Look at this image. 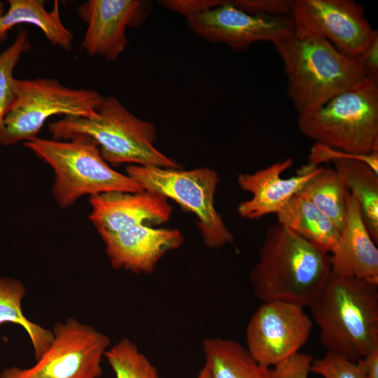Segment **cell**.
<instances>
[{
  "instance_id": "9a60e30c",
  "label": "cell",
  "mask_w": 378,
  "mask_h": 378,
  "mask_svg": "<svg viewBox=\"0 0 378 378\" xmlns=\"http://www.w3.org/2000/svg\"><path fill=\"white\" fill-rule=\"evenodd\" d=\"M98 233L112 267L137 274H153L159 260L168 252L179 248L184 242L183 234L177 229L146 225L116 233Z\"/></svg>"
},
{
  "instance_id": "2e32d148",
  "label": "cell",
  "mask_w": 378,
  "mask_h": 378,
  "mask_svg": "<svg viewBox=\"0 0 378 378\" xmlns=\"http://www.w3.org/2000/svg\"><path fill=\"white\" fill-rule=\"evenodd\" d=\"M293 164V159L288 158L255 172L239 174L237 183L240 188L252 195L251 198L239 204V216L252 220L277 214L323 167L309 164L301 168L297 175L283 178V173Z\"/></svg>"
},
{
  "instance_id": "7c38bea8",
  "label": "cell",
  "mask_w": 378,
  "mask_h": 378,
  "mask_svg": "<svg viewBox=\"0 0 378 378\" xmlns=\"http://www.w3.org/2000/svg\"><path fill=\"white\" fill-rule=\"evenodd\" d=\"M187 24L195 34L212 42L223 43L234 50H244L252 43H272L295 31L289 15L267 16L245 12L230 1L186 18Z\"/></svg>"
},
{
  "instance_id": "277c9868",
  "label": "cell",
  "mask_w": 378,
  "mask_h": 378,
  "mask_svg": "<svg viewBox=\"0 0 378 378\" xmlns=\"http://www.w3.org/2000/svg\"><path fill=\"white\" fill-rule=\"evenodd\" d=\"M53 139L85 136L93 140L104 160L113 166L180 169L181 166L155 146L156 127L132 113L115 97H103L97 113L90 118L64 116L48 125Z\"/></svg>"
},
{
  "instance_id": "4fadbf2b",
  "label": "cell",
  "mask_w": 378,
  "mask_h": 378,
  "mask_svg": "<svg viewBox=\"0 0 378 378\" xmlns=\"http://www.w3.org/2000/svg\"><path fill=\"white\" fill-rule=\"evenodd\" d=\"M151 3L138 0H88L77 12L87 24L80 48L91 57L115 61L127 48V27L142 24Z\"/></svg>"
},
{
  "instance_id": "f1b7e54d",
  "label": "cell",
  "mask_w": 378,
  "mask_h": 378,
  "mask_svg": "<svg viewBox=\"0 0 378 378\" xmlns=\"http://www.w3.org/2000/svg\"><path fill=\"white\" fill-rule=\"evenodd\" d=\"M222 0H167L160 1L164 6L183 15L186 18L218 6Z\"/></svg>"
},
{
  "instance_id": "7402d4cb",
  "label": "cell",
  "mask_w": 378,
  "mask_h": 378,
  "mask_svg": "<svg viewBox=\"0 0 378 378\" xmlns=\"http://www.w3.org/2000/svg\"><path fill=\"white\" fill-rule=\"evenodd\" d=\"M25 293L26 288L20 280L0 276V326L6 323L20 326L29 337L37 360L51 344L53 333L25 316L22 309Z\"/></svg>"
},
{
  "instance_id": "603a6c76",
  "label": "cell",
  "mask_w": 378,
  "mask_h": 378,
  "mask_svg": "<svg viewBox=\"0 0 378 378\" xmlns=\"http://www.w3.org/2000/svg\"><path fill=\"white\" fill-rule=\"evenodd\" d=\"M347 193L338 173L334 169L323 167L298 195L312 203L342 232L345 225Z\"/></svg>"
},
{
  "instance_id": "3957f363",
  "label": "cell",
  "mask_w": 378,
  "mask_h": 378,
  "mask_svg": "<svg viewBox=\"0 0 378 378\" xmlns=\"http://www.w3.org/2000/svg\"><path fill=\"white\" fill-rule=\"evenodd\" d=\"M273 45L287 76L288 96L298 114L368 79L356 59L318 36L294 31Z\"/></svg>"
},
{
  "instance_id": "30bf717a",
  "label": "cell",
  "mask_w": 378,
  "mask_h": 378,
  "mask_svg": "<svg viewBox=\"0 0 378 378\" xmlns=\"http://www.w3.org/2000/svg\"><path fill=\"white\" fill-rule=\"evenodd\" d=\"M290 15L295 32L322 37L356 59L378 32L363 6L352 0H295Z\"/></svg>"
},
{
  "instance_id": "4dcf8cb0",
  "label": "cell",
  "mask_w": 378,
  "mask_h": 378,
  "mask_svg": "<svg viewBox=\"0 0 378 378\" xmlns=\"http://www.w3.org/2000/svg\"><path fill=\"white\" fill-rule=\"evenodd\" d=\"M358 360L363 365L366 378H378V348Z\"/></svg>"
},
{
  "instance_id": "9c48e42d",
  "label": "cell",
  "mask_w": 378,
  "mask_h": 378,
  "mask_svg": "<svg viewBox=\"0 0 378 378\" xmlns=\"http://www.w3.org/2000/svg\"><path fill=\"white\" fill-rule=\"evenodd\" d=\"M51 344L29 368L11 366L0 378H100L110 339L94 327L69 318L57 323Z\"/></svg>"
},
{
  "instance_id": "e0dca14e",
  "label": "cell",
  "mask_w": 378,
  "mask_h": 378,
  "mask_svg": "<svg viewBox=\"0 0 378 378\" xmlns=\"http://www.w3.org/2000/svg\"><path fill=\"white\" fill-rule=\"evenodd\" d=\"M319 163L332 161L348 192L356 200L369 233L378 242V152L354 155L325 146L316 151Z\"/></svg>"
},
{
  "instance_id": "83f0119b",
  "label": "cell",
  "mask_w": 378,
  "mask_h": 378,
  "mask_svg": "<svg viewBox=\"0 0 378 378\" xmlns=\"http://www.w3.org/2000/svg\"><path fill=\"white\" fill-rule=\"evenodd\" d=\"M314 357L298 352L274 367V378H309Z\"/></svg>"
},
{
  "instance_id": "cb8c5ba5",
  "label": "cell",
  "mask_w": 378,
  "mask_h": 378,
  "mask_svg": "<svg viewBox=\"0 0 378 378\" xmlns=\"http://www.w3.org/2000/svg\"><path fill=\"white\" fill-rule=\"evenodd\" d=\"M104 358L115 378H164L139 347L126 337L109 346Z\"/></svg>"
},
{
  "instance_id": "7a4b0ae2",
  "label": "cell",
  "mask_w": 378,
  "mask_h": 378,
  "mask_svg": "<svg viewBox=\"0 0 378 378\" xmlns=\"http://www.w3.org/2000/svg\"><path fill=\"white\" fill-rule=\"evenodd\" d=\"M309 307L328 351L356 361L378 348V284L330 272Z\"/></svg>"
},
{
  "instance_id": "484cf974",
  "label": "cell",
  "mask_w": 378,
  "mask_h": 378,
  "mask_svg": "<svg viewBox=\"0 0 378 378\" xmlns=\"http://www.w3.org/2000/svg\"><path fill=\"white\" fill-rule=\"evenodd\" d=\"M310 372L316 373L323 378H366L359 360L354 361L329 351L324 356L313 359Z\"/></svg>"
},
{
  "instance_id": "6da1fadb",
  "label": "cell",
  "mask_w": 378,
  "mask_h": 378,
  "mask_svg": "<svg viewBox=\"0 0 378 378\" xmlns=\"http://www.w3.org/2000/svg\"><path fill=\"white\" fill-rule=\"evenodd\" d=\"M331 272L330 254L276 223L267 228L249 280L265 302L309 307Z\"/></svg>"
},
{
  "instance_id": "d6986e66",
  "label": "cell",
  "mask_w": 378,
  "mask_h": 378,
  "mask_svg": "<svg viewBox=\"0 0 378 378\" xmlns=\"http://www.w3.org/2000/svg\"><path fill=\"white\" fill-rule=\"evenodd\" d=\"M8 3L7 12L0 17V43L15 26L29 24L39 28L52 46L71 50L74 36L62 21L58 1H55L51 10H46L41 0H8Z\"/></svg>"
},
{
  "instance_id": "8fae6325",
  "label": "cell",
  "mask_w": 378,
  "mask_h": 378,
  "mask_svg": "<svg viewBox=\"0 0 378 378\" xmlns=\"http://www.w3.org/2000/svg\"><path fill=\"white\" fill-rule=\"evenodd\" d=\"M313 321L304 307L265 302L256 309L246 328V348L260 364L274 367L307 342Z\"/></svg>"
},
{
  "instance_id": "52a82bcc",
  "label": "cell",
  "mask_w": 378,
  "mask_h": 378,
  "mask_svg": "<svg viewBox=\"0 0 378 378\" xmlns=\"http://www.w3.org/2000/svg\"><path fill=\"white\" fill-rule=\"evenodd\" d=\"M102 99L96 90L71 88L55 78H15L14 99L0 126V144L9 146L37 137L54 115L94 116Z\"/></svg>"
},
{
  "instance_id": "ba28073f",
  "label": "cell",
  "mask_w": 378,
  "mask_h": 378,
  "mask_svg": "<svg viewBox=\"0 0 378 378\" xmlns=\"http://www.w3.org/2000/svg\"><path fill=\"white\" fill-rule=\"evenodd\" d=\"M127 175L143 190L172 199L197 217V225L205 245L217 248L233 244L234 238L215 208L214 196L219 182L213 169L191 170L132 164Z\"/></svg>"
},
{
  "instance_id": "ac0fdd59",
  "label": "cell",
  "mask_w": 378,
  "mask_h": 378,
  "mask_svg": "<svg viewBox=\"0 0 378 378\" xmlns=\"http://www.w3.org/2000/svg\"><path fill=\"white\" fill-rule=\"evenodd\" d=\"M331 272L378 284V248L363 220L358 204L348 192L344 229L330 253Z\"/></svg>"
},
{
  "instance_id": "ffe728a7",
  "label": "cell",
  "mask_w": 378,
  "mask_h": 378,
  "mask_svg": "<svg viewBox=\"0 0 378 378\" xmlns=\"http://www.w3.org/2000/svg\"><path fill=\"white\" fill-rule=\"evenodd\" d=\"M276 216L277 223L330 254L339 242L340 230L312 203L298 195Z\"/></svg>"
},
{
  "instance_id": "4316f807",
  "label": "cell",
  "mask_w": 378,
  "mask_h": 378,
  "mask_svg": "<svg viewBox=\"0 0 378 378\" xmlns=\"http://www.w3.org/2000/svg\"><path fill=\"white\" fill-rule=\"evenodd\" d=\"M237 8L253 15L279 16L291 13L293 0H232Z\"/></svg>"
},
{
  "instance_id": "d6a6232c",
  "label": "cell",
  "mask_w": 378,
  "mask_h": 378,
  "mask_svg": "<svg viewBox=\"0 0 378 378\" xmlns=\"http://www.w3.org/2000/svg\"><path fill=\"white\" fill-rule=\"evenodd\" d=\"M5 13L4 4L0 1V17Z\"/></svg>"
},
{
  "instance_id": "5bb4252c",
  "label": "cell",
  "mask_w": 378,
  "mask_h": 378,
  "mask_svg": "<svg viewBox=\"0 0 378 378\" xmlns=\"http://www.w3.org/2000/svg\"><path fill=\"white\" fill-rule=\"evenodd\" d=\"M165 197L151 191H111L90 196L89 220L97 232L116 233L138 225L167 223L172 206Z\"/></svg>"
},
{
  "instance_id": "d4e9b609",
  "label": "cell",
  "mask_w": 378,
  "mask_h": 378,
  "mask_svg": "<svg viewBox=\"0 0 378 378\" xmlns=\"http://www.w3.org/2000/svg\"><path fill=\"white\" fill-rule=\"evenodd\" d=\"M28 34L27 29L20 28L13 43L0 52V126L14 99L15 67L31 48Z\"/></svg>"
},
{
  "instance_id": "44dd1931",
  "label": "cell",
  "mask_w": 378,
  "mask_h": 378,
  "mask_svg": "<svg viewBox=\"0 0 378 378\" xmlns=\"http://www.w3.org/2000/svg\"><path fill=\"white\" fill-rule=\"evenodd\" d=\"M202 346L212 378H274L273 368L260 364L237 341L206 337Z\"/></svg>"
},
{
  "instance_id": "5b68a950",
  "label": "cell",
  "mask_w": 378,
  "mask_h": 378,
  "mask_svg": "<svg viewBox=\"0 0 378 378\" xmlns=\"http://www.w3.org/2000/svg\"><path fill=\"white\" fill-rule=\"evenodd\" d=\"M23 145L46 162L55 174L52 195L62 208L72 206L78 199L111 191L140 192L141 188L127 175L113 169L90 138L69 140L36 137Z\"/></svg>"
},
{
  "instance_id": "1f68e13d",
  "label": "cell",
  "mask_w": 378,
  "mask_h": 378,
  "mask_svg": "<svg viewBox=\"0 0 378 378\" xmlns=\"http://www.w3.org/2000/svg\"><path fill=\"white\" fill-rule=\"evenodd\" d=\"M196 378H212L210 372L206 366L204 365L199 372Z\"/></svg>"
},
{
  "instance_id": "f546056e",
  "label": "cell",
  "mask_w": 378,
  "mask_h": 378,
  "mask_svg": "<svg viewBox=\"0 0 378 378\" xmlns=\"http://www.w3.org/2000/svg\"><path fill=\"white\" fill-rule=\"evenodd\" d=\"M356 60L368 78L378 80V32Z\"/></svg>"
},
{
  "instance_id": "8992f818",
  "label": "cell",
  "mask_w": 378,
  "mask_h": 378,
  "mask_svg": "<svg viewBox=\"0 0 378 378\" xmlns=\"http://www.w3.org/2000/svg\"><path fill=\"white\" fill-rule=\"evenodd\" d=\"M300 131L316 144L349 154L378 152V80L343 92L299 113Z\"/></svg>"
}]
</instances>
